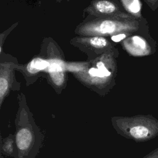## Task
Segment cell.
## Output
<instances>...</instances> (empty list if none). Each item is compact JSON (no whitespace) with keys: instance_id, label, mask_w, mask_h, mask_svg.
<instances>
[{"instance_id":"6da1fadb","label":"cell","mask_w":158,"mask_h":158,"mask_svg":"<svg viewBox=\"0 0 158 158\" xmlns=\"http://www.w3.org/2000/svg\"><path fill=\"white\" fill-rule=\"evenodd\" d=\"M113 125L118 134L136 142L147 141L158 135V121L146 117L114 119Z\"/></svg>"},{"instance_id":"7a4b0ae2","label":"cell","mask_w":158,"mask_h":158,"mask_svg":"<svg viewBox=\"0 0 158 158\" xmlns=\"http://www.w3.org/2000/svg\"><path fill=\"white\" fill-rule=\"evenodd\" d=\"M43 138L35 125L19 120L15 134L17 153L14 158H36L40 153Z\"/></svg>"},{"instance_id":"3957f363","label":"cell","mask_w":158,"mask_h":158,"mask_svg":"<svg viewBox=\"0 0 158 158\" xmlns=\"http://www.w3.org/2000/svg\"><path fill=\"white\" fill-rule=\"evenodd\" d=\"M135 28L134 23L123 19V16H113L96 19L80 25L76 32L79 35L88 36H102L123 33V32L132 31Z\"/></svg>"},{"instance_id":"277c9868","label":"cell","mask_w":158,"mask_h":158,"mask_svg":"<svg viewBox=\"0 0 158 158\" xmlns=\"http://www.w3.org/2000/svg\"><path fill=\"white\" fill-rule=\"evenodd\" d=\"M127 51L134 56H142L149 53L147 43L142 38L133 36L123 42Z\"/></svg>"},{"instance_id":"5b68a950","label":"cell","mask_w":158,"mask_h":158,"mask_svg":"<svg viewBox=\"0 0 158 158\" xmlns=\"http://www.w3.org/2000/svg\"><path fill=\"white\" fill-rule=\"evenodd\" d=\"M91 9L97 15H112L116 13L118 7L112 1H98L93 2Z\"/></svg>"},{"instance_id":"8992f818","label":"cell","mask_w":158,"mask_h":158,"mask_svg":"<svg viewBox=\"0 0 158 158\" xmlns=\"http://www.w3.org/2000/svg\"><path fill=\"white\" fill-rule=\"evenodd\" d=\"M48 67L50 78L52 82L57 85H62L64 81V73L62 65L57 60H52Z\"/></svg>"},{"instance_id":"52a82bcc","label":"cell","mask_w":158,"mask_h":158,"mask_svg":"<svg viewBox=\"0 0 158 158\" xmlns=\"http://www.w3.org/2000/svg\"><path fill=\"white\" fill-rule=\"evenodd\" d=\"M16 145L15 136L9 135L7 137L2 139L1 138L0 154L8 157H13L16 156Z\"/></svg>"},{"instance_id":"ba28073f","label":"cell","mask_w":158,"mask_h":158,"mask_svg":"<svg viewBox=\"0 0 158 158\" xmlns=\"http://www.w3.org/2000/svg\"><path fill=\"white\" fill-rule=\"evenodd\" d=\"M10 71L7 70L6 67H1V77H0V99L1 104L2 100L6 97L10 89Z\"/></svg>"},{"instance_id":"9c48e42d","label":"cell","mask_w":158,"mask_h":158,"mask_svg":"<svg viewBox=\"0 0 158 158\" xmlns=\"http://www.w3.org/2000/svg\"><path fill=\"white\" fill-rule=\"evenodd\" d=\"M81 43L91 47L93 49H102L107 47L109 44V41L103 36H90L88 38H78Z\"/></svg>"},{"instance_id":"30bf717a","label":"cell","mask_w":158,"mask_h":158,"mask_svg":"<svg viewBox=\"0 0 158 158\" xmlns=\"http://www.w3.org/2000/svg\"><path fill=\"white\" fill-rule=\"evenodd\" d=\"M88 74L91 78H104L110 76L111 72L107 69L103 62L99 61L96 64V67H91L88 70Z\"/></svg>"},{"instance_id":"8fae6325","label":"cell","mask_w":158,"mask_h":158,"mask_svg":"<svg viewBox=\"0 0 158 158\" xmlns=\"http://www.w3.org/2000/svg\"><path fill=\"white\" fill-rule=\"evenodd\" d=\"M49 64V61L40 57H36L30 62L27 69L30 73L34 74L48 68Z\"/></svg>"},{"instance_id":"7c38bea8","label":"cell","mask_w":158,"mask_h":158,"mask_svg":"<svg viewBox=\"0 0 158 158\" xmlns=\"http://www.w3.org/2000/svg\"><path fill=\"white\" fill-rule=\"evenodd\" d=\"M125 9L132 14H137L139 12L141 7V3L139 1H122Z\"/></svg>"},{"instance_id":"4fadbf2b","label":"cell","mask_w":158,"mask_h":158,"mask_svg":"<svg viewBox=\"0 0 158 158\" xmlns=\"http://www.w3.org/2000/svg\"><path fill=\"white\" fill-rule=\"evenodd\" d=\"M127 36V34L123 33H119L117 35H112L111 36V40L114 41V42H119L123 40Z\"/></svg>"},{"instance_id":"5bb4252c","label":"cell","mask_w":158,"mask_h":158,"mask_svg":"<svg viewBox=\"0 0 158 158\" xmlns=\"http://www.w3.org/2000/svg\"><path fill=\"white\" fill-rule=\"evenodd\" d=\"M143 158H158V148L153 150Z\"/></svg>"},{"instance_id":"9a60e30c","label":"cell","mask_w":158,"mask_h":158,"mask_svg":"<svg viewBox=\"0 0 158 158\" xmlns=\"http://www.w3.org/2000/svg\"><path fill=\"white\" fill-rule=\"evenodd\" d=\"M0 158H4L3 156H2V155H1V154H0Z\"/></svg>"}]
</instances>
